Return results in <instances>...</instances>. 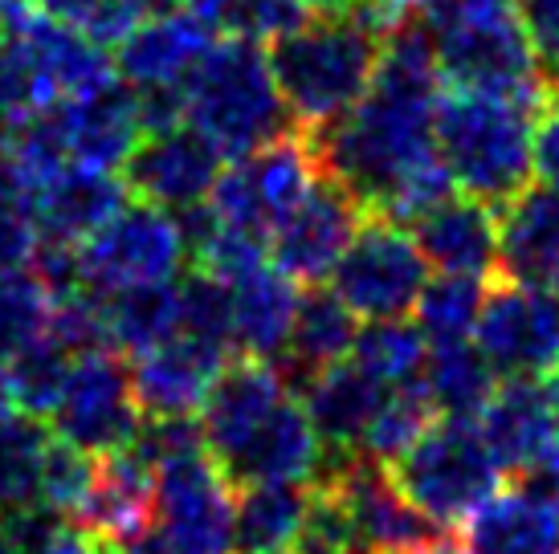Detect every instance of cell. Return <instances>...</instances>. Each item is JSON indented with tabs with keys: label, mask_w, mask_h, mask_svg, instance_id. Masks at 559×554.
<instances>
[{
	"label": "cell",
	"mask_w": 559,
	"mask_h": 554,
	"mask_svg": "<svg viewBox=\"0 0 559 554\" xmlns=\"http://www.w3.org/2000/svg\"><path fill=\"white\" fill-rule=\"evenodd\" d=\"M437 49L417 13L384 37L368 94L340 123L311 135L319 164L364 213L417 225L453 196V176L437 152Z\"/></svg>",
	"instance_id": "1"
},
{
	"label": "cell",
	"mask_w": 559,
	"mask_h": 554,
	"mask_svg": "<svg viewBox=\"0 0 559 554\" xmlns=\"http://www.w3.org/2000/svg\"><path fill=\"white\" fill-rule=\"evenodd\" d=\"M384 53V33L368 16L343 13L307 21L270 49L274 82L298 131L319 135L340 123L347 110L368 94Z\"/></svg>",
	"instance_id": "2"
},
{
	"label": "cell",
	"mask_w": 559,
	"mask_h": 554,
	"mask_svg": "<svg viewBox=\"0 0 559 554\" xmlns=\"http://www.w3.org/2000/svg\"><path fill=\"white\" fill-rule=\"evenodd\" d=\"M417 16L433 37L437 70L453 91L502 94L535 110L547 107L551 86L531 49L519 0H441Z\"/></svg>",
	"instance_id": "3"
},
{
	"label": "cell",
	"mask_w": 559,
	"mask_h": 554,
	"mask_svg": "<svg viewBox=\"0 0 559 554\" xmlns=\"http://www.w3.org/2000/svg\"><path fill=\"white\" fill-rule=\"evenodd\" d=\"M535 115L502 94L450 91L437 103V152L466 196L507 208L535 171Z\"/></svg>",
	"instance_id": "4"
},
{
	"label": "cell",
	"mask_w": 559,
	"mask_h": 554,
	"mask_svg": "<svg viewBox=\"0 0 559 554\" xmlns=\"http://www.w3.org/2000/svg\"><path fill=\"white\" fill-rule=\"evenodd\" d=\"M185 123L201 131L225 159L258 152L295 123L274 82V65L258 41L225 37L204 53L185 86Z\"/></svg>",
	"instance_id": "5"
},
{
	"label": "cell",
	"mask_w": 559,
	"mask_h": 554,
	"mask_svg": "<svg viewBox=\"0 0 559 554\" xmlns=\"http://www.w3.org/2000/svg\"><path fill=\"white\" fill-rule=\"evenodd\" d=\"M396 490L441 530H457L490 497L502 493V465L490 453L478 420L437 416L433 429L389 465Z\"/></svg>",
	"instance_id": "6"
},
{
	"label": "cell",
	"mask_w": 559,
	"mask_h": 554,
	"mask_svg": "<svg viewBox=\"0 0 559 554\" xmlns=\"http://www.w3.org/2000/svg\"><path fill=\"white\" fill-rule=\"evenodd\" d=\"M319 176H323V164H319L311 135L286 131L258 152L229 159L209 196V208L221 225L270 241L282 220L307 201Z\"/></svg>",
	"instance_id": "7"
},
{
	"label": "cell",
	"mask_w": 559,
	"mask_h": 554,
	"mask_svg": "<svg viewBox=\"0 0 559 554\" xmlns=\"http://www.w3.org/2000/svg\"><path fill=\"white\" fill-rule=\"evenodd\" d=\"M188 237L180 216L147 201H127L103 229L79 245L82 290L110 293L171 281L185 265Z\"/></svg>",
	"instance_id": "8"
},
{
	"label": "cell",
	"mask_w": 559,
	"mask_h": 554,
	"mask_svg": "<svg viewBox=\"0 0 559 554\" xmlns=\"http://www.w3.org/2000/svg\"><path fill=\"white\" fill-rule=\"evenodd\" d=\"M429 286V262L420 253L417 232H408L392 216L368 213L356 241L331 274V290L347 310L368 323H389L417 310L420 290Z\"/></svg>",
	"instance_id": "9"
},
{
	"label": "cell",
	"mask_w": 559,
	"mask_h": 554,
	"mask_svg": "<svg viewBox=\"0 0 559 554\" xmlns=\"http://www.w3.org/2000/svg\"><path fill=\"white\" fill-rule=\"evenodd\" d=\"M156 534L168 554H234L237 490L209 445L156 465Z\"/></svg>",
	"instance_id": "10"
},
{
	"label": "cell",
	"mask_w": 559,
	"mask_h": 554,
	"mask_svg": "<svg viewBox=\"0 0 559 554\" xmlns=\"http://www.w3.org/2000/svg\"><path fill=\"white\" fill-rule=\"evenodd\" d=\"M478 351L502 380H556L559 375V298L495 277L474 330Z\"/></svg>",
	"instance_id": "11"
},
{
	"label": "cell",
	"mask_w": 559,
	"mask_h": 554,
	"mask_svg": "<svg viewBox=\"0 0 559 554\" xmlns=\"http://www.w3.org/2000/svg\"><path fill=\"white\" fill-rule=\"evenodd\" d=\"M53 429L62 441L86 448L94 457L135 445V436L143 429V412L127 363H119L107 351L74 354L62 400L53 408Z\"/></svg>",
	"instance_id": "12"
},
{
	"label": "cell",
	"mask_w": 559,
	"mask_h": 554,
	"mask_svg": "<svg viewBox=\"0 0 559 554\" xmlns=\"http://www.w3.org/2000/svg\"><path fill=\"white\" fill-rule=\"evenodd\" d=\"M4 41L16 49V58L25 65L33 115L53 110L58 103H70L79 94H91L115 82L107 53L94 37H86L66 21L37 13V9L13 33H4Z\"/></svg>",
	"instance_id": "13"
},
{
	"label": "cell",
	"mask_w": 559,
	"mask_h": 554,
	"mask_svg": "<svg viewBox=\"0 0 559 554\" xmlns=\"http://www.w3.org/2000/svg\"><path fill=\"white\" fill-rule=\"evenodd\" d=\"M364 204L335 180V176H319V184L307 192V201L282 220L274 237H270V257L290 281H307L319 286L323 277L335 274L340 257L347 245L356 241L359 225H364Z\"/></svg>",
	"instance_id": "14"
},
{
	"label": "cell",
	"mask_w": 559,
	"mask_h": 554,
	"mask_svg": "<svg viewBox=\"0 0 559 554\" xmlns=\"http://www.w3.org/2000/svg\"><path fill=\"white\" fill-rule=\"evenodd\" d=\"M478 429L507 478L544 473L559 445V375L556 380H502L481 408Z\"/></svg>",
	"instance_id": "15"
},
{
	"label": "cell",
	"mask_w": 559,
	"mask_h": 554,
	"mask_svg": "<svg viewBox=\"0 0 559 554\" xmlns=\"http://www.w3.org/2000/svg\"><path fill=\"white\" fill-rule=\"evenodd\" d=\"M41 115L53 127L66 159L82 164V168H127V159L140 152V143L147 138L140 94L131 86L123 91L119 82H107L91 94L58 103L53 110H41Z\"/></svg>",
	"instance_id": "16"
},
{
	"label": "cell",
	"mask_w": 559,
	"mask_h": 554,
	"mask_svg": "<svg viewBox=\"0 0 559 554\" xmlns=\"http://www.w3.org/2000/svg\"><path fill=\"white\" fill-rule=\"evenodd\" d=\"M225 171V155L192 127H176L164 135H147L140 152L127 159L123 180L135 201L159 204L168 213H188L209 204Z\"/></svg>",
	"instance_id": "17"
},
{
	"label": "cell",
	"mask_w": 559,
	"mask_h": 554,
	"mask_svg": "<svg viewBox=\"0 0 559 554\" xmlns=\"http://www.w3.org/2000/svg\"><path fill=\"white\" fill-rule=\"evenodd\" d=\"M326 445L314 429L307 404L286 396L282 408L262 429L237 448L229 461L221 465V473L234 481V490L249 485H307L319 481L326 469Z\"/></svg>",
	"instance_id": "18"
},
{
	"label": "cell",
	"mask_w": 559,
	"mask_h": 554,
	"mask_svg": "<svg viewBox=\"0 0 559 554\" xmlns=\"http://www.w3.org/2000/svg\"><path fill=\"white\" fill-rule=\"evenodd\" d=\"M462 530L466 554H559V485L547 473L514 478Z\"/></svg>",
	"instance_id": "19"
},
{
	"label": "cell",
	"mask_w": 559,
	"mask_h": 554,
	"mask_svg": "<svg viewBox=\"0 0 559 554\" xmlns=\"http://www.w3.org/2000/svg\"><path fill=\"white\" fill-rule=\"evenodd\" d=\"M234 359L217 347H204L192 335L159 342L147 354H135L131 384L140 400L143 420H188L197 416L217 384V375Z\"/></svg>",
	"instance_id": "20"
},
{
	"label": "cell",
	"mask_w": 559,
	"mask_h": 554,
	"mask_svg": "<svg viewBox=\"0 0 559 554\" xmlns=\"http://www.w3.org/2000/svg\"><path fill=\"white\" fill-rule=\"evenodd\" d=\"M286 396H295V392L282 380L278 363H265V359H249L246 354V359H234L229 368L221 371L201 408L204 445L217 457V465L229 461L237 448L278 412Z\"/></svg>",
	"instance_id": "21"
},
{
	"label": "cell",
	"mask_w": 559,
	"mask_h": 554,
	"mask_svg": "<svg viewBox=\"0 0 559 554\" xmlns=\"http://www.w3.org/2000/svg\"><path fill=\"white\" fill-rule=\"evenodd\" d=\"M156 522V469L135 448L98 457V478L79 509V530L94 542L127 546Z\"/></svg>",
	"instance_id": "22"
},
{
	"label": "cell",
	"mask_w": 559,
	"mask_h": 554,
	"mask_svg": "<svg viewBox=\"0 0 559 554\" xmlns=\"http://www.w3.org/2000/svg\"><path fill=\"white\" fill-rule=\"evenodd\" d=\"M131 201L127 180L103 168H82L70 164L62 168L46 188H37L25 204L33 225L41 229L46 241H62V245H82L86 237L107 225Z\"/></svg>",
	"instance_id": "23"
},
{
	"label": "cell",
	"mask_w": 559,
	"mask_h": 554,
	"mask_svg": "<svg viewBox=\"0 0 559 554\" xmlns=\"http://www.w3.org/2000/svg\"><path fill=\"white\" fill-rule=\"evenodd\" d=\"M213 46V29L197 13H164L127 37L115 65L131 91H180Z\"/></svg>",
	"instance_id": "24"
},
{
	"label": "cell",
	"mask_w": 559,
	"mask_h": 554,
	"mask_svg": "<svg viewBox=\"0 0 559 554\" xmlns=\"http://www.w3.org/2000/svg\"><path fill=\"white\" fill-rule=\"evenodd\" d=\"M417 241L425 262L437 265L441 274L462 277H498L502 262V220L498 208L474 201L466 192L437 204L433 213L417 220Z\"/></svg>",
	"instance_id": "25"
},
{
	"label": "cell",
	"mask_w": 559,
	"mask_h": 554,
	"mask_svg": "<svg viewBox=\"0 0 559 554\" xmlns=\"http://www.w3.org/2000/svg\"><path fill=\"white\" fill-rule=\"evenodd\" d=\"M389 396L392 387L372 380L352 359L319 371L311 384L302 387V404H307L314 429H319V436H323V445L331 453H359L364 436H368L372 420L380 416Z\"/></svg>",
	"instance_id": "26"
},
{
	"label": "cell",
	"mask_w": 559,
	"mask_h": 554,
	"mask_svg": "<svg viewBox=\"0 0 559 554\" xmlns=\"http://www.w3.org/2000/svg\"><path fill=\"white\" fill-rule=\"evenodd\" d=\"M502 262L498 277L527 281L559 298V192L527 188L502 208Z\"/></svg>",
	"instance_id": "27"
},
{
	"label": "cell",
	"mask_w": 559,
	"mask_h": 554,
	"mask_svg": "<svg viewBox=\"0 0 559 554\" xmlns=\"http://www.w3.org/2000/svg\"><path fill=\"white\" fill-rule=\"evenodd\" d=\"M359 339L356 314L347 310L335 290H307L298 302V318L290 330V342L278 359L282 380L290 384V392H302L319 371L335 368L343 359H352V347Z\"/></svg>",
	"instance_id": "28"
},
{
	"label": "cell",
	"mask_w": 559,
	"mask_h": 554,
	"mask_svg": "<svg viewBox=\"0 0 559 554\" xmlns=\"http://www.w3.org/2000/svg\"><path fill=\"white\" fill-rule=\"evenodd\" d=\"M298 302H302V293L295 290V281L282 274L274 262H265L262 269L234 281L237 347L249 359L278 363L286 342H290V330H295Z\"/></svg>",
	"instance_id": "29"
},
{
	"label": "cell",
	"mask_w": 559,
	"mask_h": 554,
	"mask_svg": "<svg viewBox=\"0 0 559 554\" xmlns=\"http://www.w3.org/2000/svg\"><path fill=\"white\" fill-rule=\"evenodd\" d=\"M311 506L307 485H249L237 490L234 554H295Z\"/></svg>",
	"instance_id": "30"
},
{
	"label": "cell",
	"mask_w": 559,
	"mask_h": 554,
	"mask_svg": "<svg viewBox=\"0 0 559 554\" xmlns=\"http://www.w3.org/2000/svg\"><path fill=\"white\" fill-rule=\"evenodd\" d=\"M502 375L490 368V359L478 351V342H433L425 363V387L433 396L437 412L457 420H478L481 408L498 392Z\"/></svg>",
	"instance_id": "31"
},
{
	"label": "cell",
	"mask_w": 559,
	"mask_h": 554,
	"mask_svg": "<svg viewBox=\"0 0 559 554\" xmlns=\"http://www.w3.org/2000/svg\"><path fill=\"white\" fill-rule=\"evenodd\" d=\"M103 302H107L110 342L131 359L180 335V286H171V281L110 293Z\"/></svg>",
	"instance_id": "32"
},
{
	"label": "cell",
	"mask_w": 559,
	"mask_h": 554,
	"mask_svg": "<svg viewBox=\"0 0 559 554\" xmlns=\"http://www.w3.org/2000/svg\"><path fill=\"white\" fill-rule=\"evenodd\" d=\"M49 429L41 416L0 420V506L29 509L41 506V469L49 453Z\"/></svg>",
	"instance_id": "33"
},
{
	"label": "cell",
	"mask_w": 559,
	"mask_h": 554,
	"mask_svg": "<svg viewBox=\"0 0 559 554\" xmlns=\"http://www.w3.org/2000/svg\"><path fill=\"white\" fill-rule=\"evenodd\" d=\"M352 363L364 368L384 387H408L425 375L429 339L420 335V326H408L401 318L368 323L359 326V339L352 347Z\"/></svg>",
	"instance_id": "34"
},
{
	"label": "cell",
	"mask_w": 559,
	"mask_h": 554,
	"mask_svg": "<svg viewBox=\"0 0 559 554\" xmlns=\"http://www.w3.org/2000/svg\"><path fill=\"white\" fill-rule=\"evenodd\" d=\"M481 277H462V274H441L433 277L417 302V326L420 335L433 342H466L474 339L481 318Z\"/></svg>",
	"instance_id": "35"
},
{
	"label": "cell",
	"mask_w": 559,
	"mask_h": 554,
	"mask_svg": "<svg viewBox=\"0 0 559 554\" xmlns=\"http://www.w3.org/2000/svg\"><path fill=\"white\" fill-rule=\"evenodd\" d=\"M188 13L201 16L213 33L241 41H278L307 25L302 0H188Z\"/></svg>",
	"instance_id": "36"
},
{
	"label": "cell",
	"mask_w": 559,
	"mask_h": 554,
	"mask_svg": "<svg viewBox=\"0 0 559 554\" xmlns=\"http://www.w3.org/2000/svg\"><path fill=\"white\" fill-rule=\"evenodd\" d=\"M53 323V293L33 274L0 281V363L9 368L41 339H49Z\"/></svg>",
	"instance_id": "37"
},
{
	"label": "cell",
	"mask_w": 559,
	"mask_h": 554,
	"mask_svg": "<svg viewBox=\"0 0 559 554\" xmlns=\"http://www.w3.org/2000/svg\"><path fill=\"white\" fill-rule=\"evenodd\" d=\"M180 335H192L204 347L234 354V286H225L221 277L204 274V269L188 274L180 281Z\"/></svg>",
	"instance_id": "38"
},
{
	"label": "cell",
	"mask_w": 559,
	"mask_h": 554,
	"mask_svg": "<svg viewBox=\"0 0 559 554\" xmlns=\"http://www.w3.org/2000/svg\"><path fill=\"white\" fill-rule=\"evenodd\" d=\"M94 478H98V457L53 436L46 453V469H41V506L79 518V509L86 506V497L94 490Z\"/></svg>",
	"instance_id": "39"
},
{
	"label": "cell",
	"mask_w": 559,
	"mask_h": 554,
	"mask_svg": "<svg viewBox=\"0 0 559 554\" xmlns=\"http://www.w3.org/2000/svg\"><path fill=\"white\" fill-rule=\"evenodd\" d=\"M9 371H13L21 412L53 416V408H58V400H62L66 375H70V354H66L53 339H41L25 354H16L13 363H9Z\"/></svg>",
	"instance_id": "40"
},
{
	"label": "cell",
	"mask_w": 559,
	"mask_h": 554,
	"mask_svg": "<svg viewBox=\"0 0 559 554\" xmlns=\"http://www.w3.org/2000/svg\"><path fill=\"white\" fill-rule=\"evenodd\" d=\"M295 554H359L352 514L326 481L311 485V506H307V518L298 530Z\"/></svg>",
	"instance_id": "41"
},
{
	"label": "cell",
	"mask_w": 559,
	"mask_h": 554,
	"mask_svg": "<svg viewBox=\"0 0 559 554\" xmlns=\"http://www.w3.org/2000/svg\"><path fill=\"white\" fill-rule=\"evenodd\" d=\"M37 249H41V229L33 225V216L16 204L0 208V281L29 274Z\"/></svg>",
	"instance_id": "42"
},
{
	"label": "cell",
	"mask_w": 559,
	"mask_h": 554,
	"mask_svg": "<svg viewBox=\"0 0 559 554\" xmlns=\"http://www.w3.org/2000/svg\"><path fill=\"white\" fill-rule=\"evenodd\" d=\"M519 13L547 86H559V0H519Z\"/></svg>",
	"instance_id": "43"
},
{
	"label": "cell",
	"mask_w": 559,
	"mask_h": 554,
	"mask_svg": "<svg viewBox=\"0 0 559 554\" xmlns=\"http://www.w3.org/2000/svg\"><path fill=\"white\" fill-rule=\"evenodd\" d=\"M33 115V94L25 65L16 58V49L0 37V131L9 135L13 127H21Z\"/></svg>",
	"instance_id": "44"
},
{
	"label": "cell",
	"mask_w": 559,
	"mask_h": 554,
	"mask_svg": "<svg viewBox=\"0 0 559 554\" xmlns=\"http://www.w3.org/2000/svg\"><path fill=\"white\" fill-rule=\"evenodd\" d=\"M535 176L544 188L559 192V94L551 91L547 107L535 115Z\"/></svg>",
	"instance_id": "45"
},
{
	"label": "cell",
	"mask_w": 559,
	"mask_h": 554,
	"mask_svg": "<svg viewBox=\"0 0 559 554\" xmlns=\"http://www.w3.org/2000/svg\"><path fill=\"white\" fill-rule=\"evenodd\" d=\"M37 13L53 16V21H66V25H74V29H86L94 21V13L107 4V0H29Z\"/></svg>",
	"instance_id": "46"
},
{
	"label": "cell",
	"mask_w": 559,
	"mask_h": 554,
	"mask_svg": "<svg viewBox=\"0 0 559 554\" xmlns=\"http://www.w3.org/2000/svg\"><path fill=\"white\" fill-rule=\"evenodd\" d=\"M37 554H94V539H86L79 526H62Z\"/></svg>",
	"instance_id": "47"
},
{
	"label": "cell",
	"mask_w": 559,
	"mask_h": 554,
	"mask_svg": "<svg viewBox=\"0 0 559 554\" xmlns=\"http://www.w3.org/2000/svg\"><path fill=\"white\" fill-rule=\"evenodd\" d=\"M16 204L21 208V184H16V171H13V159H9V147L0 143V208H9Z\"/></svg>",
	"instance_id": "48"
},
{
	"label": "cell",
	"mask_w": 559,
	"mask_h": 554,
	"mask_svg": "<svg viewBox=\"0 0 559 554\" xmlns=\"http://www.w3.org/2000/svg\"><path fill=\"white\" fill-rule=\"evenodd\" d=\"M13 416H21V400H16L13 371L0 363V420H13Z\"/></svg>",
	"instance_id": "49"
},
{
	"label": "cell",
	"mask_w": 559,
	"mask_h": 554,
	"mask_svg": "<svg viewBox=\"0 0 559 554\" xmlns=\"http://www.w3.org/2000/svg\"><path fill=\"white\" fill-rule=\"evenodd\" d=\"M364 0H302V9H311V13H323V16H343V13H356Z\"/></svg>",
	"instance_id": "50"
},
{
	"label": "cell",
	"mask_w": 559,
	"mask_h": 554,
	"mask_svg": "<svg viewBox=\"0 0 559 554\" xmlns=\"http://www.w3.org/2000/svg\"><path fill=\"white\" fill-rule=\"evenodd\" d=\"M401 554H466V542H457V539H433V542H425V546H413V551H401Z\"/></svg>",
	"instance_id": "51"
},
{
	"label": "cell",
	"mask_w": 559,
	"mask_h": 554,
	"mask_svg": "<svg viewBox=\"0 0 559 554\" xmlns=\"http://www.w3.org/2000/svg\"><path fill=\"white\" fill-rule=\"evenodd\" d=\"M140 4L147 9V16H164V13H180L185 0H140Z\"/></svg>",
	"instance_id": "52"
},
{
	"label": "cell",
	"mask_w": 559,
	"mask_h": 554,
	"mask_svg": "<svg viewBox=\"0 0 559 554\" xmlns=\"http://www.w3.org/2000/svg\"><path fill=\"white\" fill-rule=\"evenodd\" d=\"M0 554H21V546H16V542L4 534V530H0Z\"/></svg>",
	"instance_id": "53"
},
{
	"label": "cell",
	"mask_w": 559,
	"mask_h": 554,
	"mask_svg": "<svg viewBox=\"0 0 559 554\" xmlns=\"http://www.w3.org/2000/svg\"><path fill=\"white\" fill-rule=\"evenodd\" d=\"M544 473H547V478H551V481H556V485H559V445H556V457H551V465H547Z\"/></svg>",
	"instance_id": "54"
},
{
	"label": "cell",
	"mask_w": 559,
	"mask_h": 554,
	"mask_svg": "<svg viewBox=\"0 0 559 554\" xmlns=\"http://www.w3.org/2000/svg\"><path fill=\"white\" fill-rule=\"evenodd\" d=\"M94 554H127L123 546H107V542H94Z\"/></svg>",
	"instance_id": "55"
},
{
	"label": "cell",
	"mask_w": 559,
	"mask_h": 554,
	"mask_svg": "<svg viewBox=\"0 0 559 554\" xmlns=\"http://www.w3.org/2000/svg\"><path fill=\"white\" fill-rule=\"evenodd\" d=\"M433 4H441V0H413V9H417V13L420 9H433Z\"/></svg>",
	"instance_id": "56"
}]
</instances>
